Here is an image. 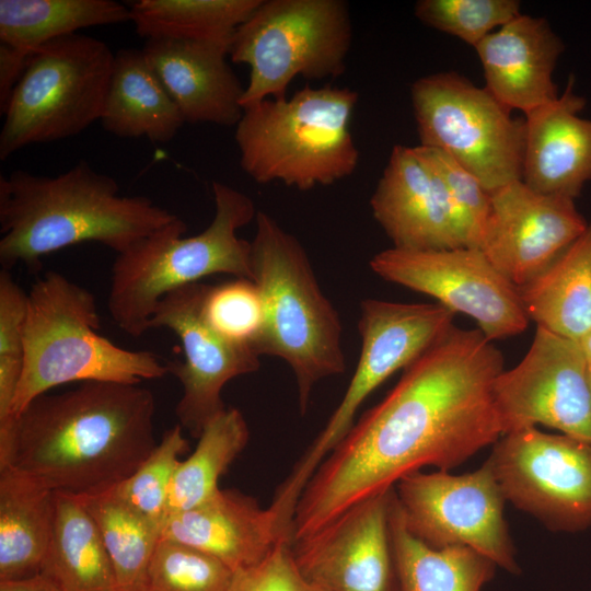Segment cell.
<instances>
[{"instance_id": "17", "label": "cell", "mask_w": 591, "mask_h": 591, "mask_svg": "<svg viewBox=\"0 0 591 591\" xmlns=\"http://www.w3.org/2000/svg\"><path fill=\"white\" fill-rule=\"evenodd\" d=\"M394 488L291 542L302 576L321 591H398L390 514Z\"/></svg>"}, {"instance_id": "16", "label": "cell", "mask_w": 591, "mask_h": 591, "mask_svg": "<svg viewBox=\"0 0 591 591\" xmlns=\"http://www.w3.org/2000/svg\"><path fill=\"white\" fill-rule=\"evenodd\" d=\"M208 287L196 282L169 292L149 322V329L169 328L182 341L184 360L170 362L167 368L183 386L175 408L178 425L194 438L227 408L221 397L224 385L260 367V356L253 348L225 340L205 321L202 303Z\"/></svg>"}, {"instance_id": "4", "label": "cell", "mask_w": 591, "mask_h": 591, "mask_svg": "<svg viewBox=\"0 0 591 591\" xmlns=\"http://www.w3.org/2000/svg\"><path fill=\"white\" fill-rule=\"evenodd\" d=\"M212 193L215 216L202 232L184 237L187 224L178 217L117 254L107 309L126 334L143 335L159 301L175 289L215 274L253 279L251 242L236 232L256 217L254 202L220 182Z\"/></svg>"}, {"instance_id": "27", "label": "cell", "mask_w": 591, "mask_h": 591, "mask_svg": "<svg viewBox=\"0 0 591 591\" xmlns=\"http://www.w3.org/2000/svg\"><path fill=\"white\" fill-rule=\"evenodd\" d=\"M390 531L398 591H480L497 566L465 546L432 547L406 526L393 493Z\"/></svg>"}, {"instance_id": "37", "label": "cell", "mask_w": 591, "mask_h": 591, "mask_svg": "<svg viewBox=\"0 0 591 591\" xmlns=\"http://www.w3.org/2000/svg\"><path fill=\"white\" fill-rule=\"evenodd\" d=\"M519 14L518 0H420L415 4L420 22L473 47Z\"/></svg>"}, {"instance_id": "35", "label": "cell", "mask_w": 591, "mask_h": 591, "mask_svg": "<svg viewBox=\"0 0 591 591\" xmlns=\"http://www.w3.org/2000/svg\"><path fill=\"white\" fill-rule=\"evenodd\" d=\"M27 292L11 271L0 270V441L8 438L13 424V404L24 364L23 329Z\"/></svg>"}, {"instance_id": "1", "label": "cell", "mask_w": 591, "mask_h": 591, "mask_svg": "<svg viewBox=\"0 0 591 591\" xmlns=\"http://www.w3.org/2000/svg\"><path fill=\"white\" fill-rule=\"evenodd\" d=\"M502 370L501 351L480 329L453 325L322 461L298 500L291 540L424 467L448 471L494 444L502 436L494 399Z\"/></svg>"}, {"instance_id": "19", "label": "cell", "mask_w": 591, "mask_h": 591, "mask_svg": "<svg viewBox=\"0 0 591 591\" xmlns=\"http://www.w3.org/2000/svg\"><path fill=\"white\" fill-rule=\"evenodd\" d=\"M370 206L393 247L413 251L467 247L459 211L439 176L415 147H393Z\"/></svg>"}, {"instance_id": "36", "label": "cell", "mask_w": 591, "mask_h": 591, "mask_svg": "<svg viewBox=\"0 0 591 591\" xmlns=\"http://www.w3.org/2000/svg\"><path fill=\"white\" fill-rule=\"evenodd\" d=\"M202 316L225 340L255 350L265 322L260 292L253 280L245 278L209 286Z\"/></svg>"}, {"instance_id": "40", "label": "cell", "mask_w": 591, "mask_h": 591, "mask_svg": "<svg viewBox=\"0 0 591 591\" xmlns=\"http://www.w3.org/2000/svg\"><path fill=\"white\" fill-rule=\"evenodd\" d=\"M31 55L0 44V113L3 114Z\"/></svg>"}, {"instance_id": "8", "label": "cell", "mask_w": 591, "mask_h": 591, "mask_svg": "<svg viewBox=\"0 0 591 591\" xmlns=\"http://www.w3.org/2000/svg\"><path fill=\"white\" fill-rule=\"evenodd\" d=\"M348 5L341 0H260L235 31L229 56L250 68L243 109L286 99L297 77L340 76L351 46Z\"/></svg>"}, {"instance_id": "26", "label": "cell", "mask_w": 591, "mask_h": 591, "mask_svg": "<svg viewBox=\"0 0 591 591\" xmlns=\"http://www.w3.org/2000/svg\"><path fill=\"white\" fill-rule=\"evenodd\" d=\"M530 320L579 340L591 331V220L583 233L529 282L518 287Z\"/></svg>"}, {"instance_id": "24", "label": "cell", "mask_w": 591, "mask_h": 591, "mask_svg": "<svg viewBox=\"0 0 591 591\" xmlns=\"http://www.w3.org/2000/svg\"><path fill=\"white\" fill-rule=\"evenodd\" d=\"M100 121L117 137L162 143L171 141L185 124L142 49L135 48L115 54Z\"/></svg>"}, {"instance_id": "28", "label": "cell", "mask_w": 591, "mask_h": 591, "mask_svg": "<svg viewBox=\"0 0 591 591\" xmlns=\"http://www.w3.org/2000/svg\"><path fill=\"white\" fill-rule=\"evenodd\" d=\"M40 573L61 591H117L96 523L74 495L55 491L53 537Z\"/></svg>"}, {"instance_id": "38", "label": "cell", "mask_w": 591, "mask_h": 591, "mask_svg": "<svg viewBox=\"0 0 591 591\" xmlns=\"http://www.w3.org/2000/svg\"><path fill=\"white\" fill-rule=\"evenodd\" d=\"M415 150L443 183L463 220L467 247L479 248L491 207L490 193L475 175L447 153L419 144Z\"/></svg>"}, {"instance_id": "11", "label": "cell", "mask_w": 591, "mask_h": 591, "mask_svg": "<svg viewBox=\"0 0 591 591\" xmlns=\"http://www.w3.org/2000/svg\"><path fill=\"white\" fill-rule=\"evenodd\" d=\"M410 97L419 146L453 158L489 193L522 179L525 121L486 88L438 72L417 79Z\"/></svg>"}, {"instance_id": "13", "label": "cell", "mask_w": 591, "mask_h": 591, "mask_svg": "<svg viewBox=\"0 0 591 591\" xmlns=\"http://www.w3.org/2000/svg\"><path fill=\"white\" fill-rule=\"evenodd\" d=\"M486 462L506 500L547 528L591 526V443L525 428L501 436Z\"/></svg>"}, {"instance_id": "42", "label": "cell", "mask_w": 591, "mask_h": 591, "mask_svg": "<svg viewBox=\"0 0 591 591\" xmlns=\"http://www.w3.org/2000/svg\"><path fill=\"white\" fill-rule=\"evenodd\" d=\"M578 341L588 362V367L591 368V331L588 332Z\"/></svg>"}, {"instance_id": "25", "label": "cell", "mask_w": 591, "mask_h": 591, "mask_svg": "<svg viewBox=\"0 0 591 591\" xmlns=\"http://www.w3.org/2000/svg\"><path fill=\"white\" fill-rule=\"evenodd\" d=\"M55 491L0 467V581L42 572L54 531Z\"/></svg>"}, {"instance_id": "29", "label": "cell", "mask_w": 591, "mask_h": 591, "mask_svg": "<svg viewBox=\"0 0 591 591\" xmlns=\"http://www.w3.org/2000/svg\"><path fill=\"white\" fill-rule=\"evenodd\" d=\"M127 21L129 8L114 0H0V43L32 55L81 28Z\"/></svg>"}, {"instance_id": "33", "label": "cell", "mask_w": 591, "mask_h": 591, "mask_svg": "<svg viewBox=\"0 0 591 591\" xmlns=\"http://www.w3.org/2000/svg\"><path fill=\"white\" fill-rule=\"evenodd\" d=\"M187 447L183 428H170L141 465L106 493L163 529L169 518L171 483Z\"/></svg>"}, {"instance_id": "5", "label": "cell", "mask_w": 591, "mask_h": 591, "mask_svg": "<svg viewBox=\"0 0 591 591\" xmlns=\"http://www.w3.org/2000/svg\"><path fill=\"white\" fill-rule=\"evenodd\" d=\"M255 223L251 241L252 280L265 310L255 351L288 363L304 414L315 385L346 369L341 322L320 288L298 239L264 211H257Z\"/></svg>"}, {"instance_id": "6", "label": "cell", "mask_w": 591, "mask_h": 591, "mask_svg": "<svg viewBox=\"0 0 591 591\" xmlns=\"http://www.w3.org/2000/svg\"><path fill=\"white\" fill-rule=\"evenodd\" d=\"M92 292L57 271H47L27 292L23 329L24 364L13 404L15 418L36 397L71 383L138 384L169 373L147 350H129L97 333Z\"/></svg>"}, {"instance_id": "2", "label": "cell", "mask_w": 591, "mask_h": 591, "mask_svg": "<svg viewBox=\"0 0 591 591\" xmlns=\"http://www.w3.org/2000/svg\"><path fill=\"white\" fill-rule=\"evenodd\" d=\"M155 398L138 384L106 381L43 394L15 418L0 444V467H12L53 491L106 493L157 447Z\"/></svg>"}, {"instance_id": "10", "label": "cell", "mask_w": 591, "mask_h": 591, "mask_svg": "<svg viewBox=\"0 0 591 591\" xmlns=\"http://www.w3.org/2000/svg\"><path fill=\"white\" fill-rule=\"evenodd\" d=\"M454 313L439 303H401L367 299L360 304L361 351L340 403L324 428L278 487L273 505L292 514L298 500L327 454L355 424L362 403L385 380L406 369L452 326Z\"/></svg>"}, {"instance_id": "31", "label": "cell", "mask_w": 591, "mask_h": 591, "mask_svg": "<svg viewBox=\"0 0 591 591\" xmlns=\"http://www.w3.org/2000/svg\"><path fill=\"white\" fill-rule=\"evenodd\" d=\"M197 439L194 452L179 462L173 476L169 518L200 506L218 493L220 476L246 447L250 430L239 409L225 408L204 427Z\"/></svg>"}, {"instance_id": "12", "label": "cell", "mask_w": 591, "mask_h": 591, "mask_svg": "<svg viewBox=\"0 0 591 591\" xmlns=\"http://www.w3.org/2000/svg\"><path fill=\"white\" fill-rule=\"evenodd\" d=\"M394 490L407 529L426 544L465 546L508 572H520L503 518L506 498L487 462L463 475L419 471Z\"/></svg>"}, {"instance_id": "9", "label": "cell", "mask_w": 591, "mask_h": 591, "mask_svg": "<svg viewBox=\"0 0 591 591\" xmlns=\"http://www.w3.org/2000/svg\"><path fill=\"white\" fill-rule=\"evenodd\" d=\"M114 59L105 42L78 33L37 48L2 114L0 159L77 136L100 120Z\"/></svg>"}, {"instance_id": "34", "label": "cell", "mask_w": 591, "mask_h": 591, "mask_svg": "<svg viewBox=\"0 0 591 591\" xmlns=\"http://www.w3.org/2000/svg\"><path fill=\"white\" fill-rule=\"evenodd\" d=\"M233 570L220 560L161 536L155 547L146 591H228Z\"/></svg>"}, {"instance_id": "3", "label": "cell", "mask_w": 591, "mask_h": 591, "mask_svg": "<svg viewBox=\"0 0 591 591\" xmlns=\"http://www.w3.org/2000/svg\"><path fill=\"white\" fill-rule=\"evenodd\" d=\"M178 217L144 196H121L114 177L81 161L57 176H0V264L39 265L44 255L97 242L117 254Z\"/></svg>"}, {"instance_id": "7", "label": "cell", "mask_w": 591, "mask_h": 591, "mask_svg": "<svg viewBox=\"0 0 591 591\" xmlns=\"http://www.w3.org/2000/svg\"><path fill=\"white\" fill-rule=\"evenodd\" d=\"M357 102L348 88L305 86L245 107L234 135L241 167L256 183L300 190L351 175L359 162L350 131Z\"/></svg>"}, {"instance_id": "18", "label": "cell", "mask_w": 591, "mask_h": 591, "mask_svg": "<svg viewBox=\"0 0 591 591\" xmlns=\"http://www.w3.org/2000/svg\"><path fill=\"white\" fill-rule=\"evenodd\" d=\"M490 195L479 250L517 287L543 271L588 225L575 200L535 192L522 179Z\"/></svg>"}, {"instance_id": "43", "label": "cell", "mask_w": 591, "mask_h": 591, "mask_svg": "<svg viewBox=\"0 0 591 591\" xmlns=\"http://www.w3.org/2000/svg\"><path fill=\"white\" fill-rule=\"evenodd\" d=\"M589 382H590V389H591V368H589Z\"/></svg>"}, {"instance_id": "20", "label": "cell", "mask_w": 591, "mask_h": 591, "mask_svg": "<svg viewBox=\"0 0 591 591\" xmlns=\"http://www.w3.org/2000/svg\"><path fill=\"white\" fill-rule=\"evenodd\" d=\"M161 536L196 548L237 570L262 560L291 533L277 513L233 489H219L209 500L171 515Z\"/></svg>"}, {"instance_id": "15", "label": "cell", "mask_w": 591, "mask_h": 591, "mask_svg": "<svg viewBox=\"0 0 591 591\" xmlns=\"http://www.w3.org/2000/svg\"><path fill=\"white\" fill-rule=\"evenodd\" d=\"M502 436L543 425L591 443L589 367L578 340L536 326L530 349L494 383Z\"/></svg>"}, {"instance_id": "14", "label": "cell", "mask_w": 591, "mask_h": 591, "mask_svg": "<svg viewBox=\"0 0 591 591\" xmlns=\"http://www.w3.org/2000/svg\"><path fill=\"white\" fill-rule=\"evenodd\" d=\"M370 268L382 279L425 293L454 314H466L493 341L519 335L530 318L519 289L479 248L413 251L391 247Z\"/></svg>"}, {"instance_id": "22", "label": "cell", "mask_w": 591, "mask_h": 591, "mask_svg": "<svg viewBox=\"0 0 591 591\" xmlns=\"http://www.w3.org/2000/svg\"><path fill=\"white\" fill-rule=\"evenodd\" d=\"M474 48L485 88L509 109L526 115L559 96L553 72L565 46L546 20L521 13Z\"/></svg>"}, {"instance_id": "23", "label": "cell", "mask_w": 591, "mask_h": 591, "mask_svg": "<svg viewBox=\"0 0 591 591\" xmlns=\"http://www.w3.org/2000/svg\"><path fill=\"white\" fill-rule=\"evenodd\" d=\"M570 78L553 102L525 115L522 181L533 190L575 200L591 179V119Z\"/></svg>"}, {"instance_id": "39", "label": "cell", "mask_w": 591, "mask_h": 591, "mask_svg": "<svg viewBox=\"0 0 591 591\" xmlns=\"http://www.w3.org/2000/svg\"><path fill=\"white\" fill-rule=\"evenodd\" d=\"M228 591H321L300 572L291 541L279 542L258 563L233 571Z\"/></svg>"}, {"instance_id": "41", "label": "cell", "mask_w": 591, "mask_h": 591, "mask_svg": "<svg viewBox=\"0 0 591 591\" xmlns=\"http://www.w3.org/2000/svg\"><path fill=\"white\" fill-rule=\"evenodd\" d=\"M0 591H61L50 579L39 573L33 577L0 581Z\"/></svg>"}, {"instance_id": "32", "label": "cell", "mask_w": 591, "mask_h": 591, "mask_svg": "<svg viewBox=\"0 0 591 591\" xmlns=\"http://www.w3.org/2000/svg\"><path fill=\"white\" fill-rule=\"evenodd\" d=\"M77 497L96 523L117 591H146L149 567L162 529L109 493Z\"/></svg>"}, {"instance_id": "21", "label": "cell", "mask_w": 591, "mask_h": 591, "mask_svg": "<svg viewBox=\"0 0 591 591\" xmlns=\"http://www.w3.org/2000/svg\"><path fill=\"white\" fill-rule=\"evenodd\" d=\"M142 51L185 123L236 126L244 88L227 61L229 47L177 39H147Z\"/></svg>"}, {"instance_id": "30", "label": "cell", "mask_w": 591, "mask_h": 591, "mask_svg": "<svg viewBox=\"0 0 591 591\" xmlns=\"http://www.w3.org/2000/svg\"><path fill=\"white\" fill-rule=\"evenodd\" d=\"M260 0H139L130 22L147 39H177L228 46Z\"/></svg>"}]
</instances>
